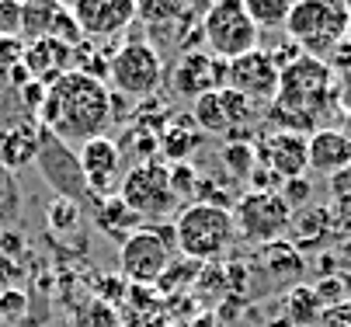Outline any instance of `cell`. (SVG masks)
<instances>
[{
    "label": "cell",
    "instance_id": "obj_1",
    "mask_svg": "<svg viewBox=\"0 0 351 327\" xmlns=\"http://www.w3.org/2000/svg\"><path fill=\"white\" fill-rule=\"evenodd\" d=\"M38 129L53 132L63 143H87L94 136H105L115 122V95L108 90L105 77L87 70H63L45 84V98L35 108Z\"/></svg>",
    "mask_w": 351,
    "mask_h": 327
},
{
    "label": "cell",
    "instance_id": "obj_2",
    "mask_svg": "<svg viewBox=\"0 0 351 327\" xmlns=\"http://www.w3.org/2000/svg\"><path fill=\"white\" fill-rule=\"evenodd\" d=\"M334 98H337L334 66L320 56L303 53L278 73V90H275V101L265 108V119L275 129L310 132L313 125L320 129Z\"/></svg>",
    "mask_w": 351,
    "mask_h": 327
},
{
    "label": "cell",
    "instance_id": "obj_3",
    "mask_svg": "<svg viewBox=\"0 0 351 327\" xmlns=\"http://www.w3.org/2000/svg\"><path fill=\"white\" fill-rule=\"evenodd\" d=\"M174 247L188 258V261H219L233 241H237V226H233V213L226 206H213V202H184L174 216Z\"/></svg>",
    "mask_w": 351,
    "mask_h": 327
},
{
    "label": "cell",
    "instance_id": "obj_4",
    "mask_svg": "<svg viewBox=\"0 0 351 327\" xmlns=\"http://www.w3.org/2000/svg\"><path fill=\"white\" fill-rule=\"evenodd\" d=\"M351 0H292L285 18V38L295 42L306 56L327 60L344 42Z\"/></svg>",
    "mask_w": 351,
    "mask_h": 327
},
{
    "label": "cell",
    "instance_id": "obj_5",
    "mask_svg": "<svg viewBox=\"0 0 351 327\" xmlns=\"http://www.w3.org/2000/svg\"><path fill=\"white\" fill-rule=\"evenodd\" d=\"M105 84L125 101H146L164 87V56L154 42L129 38L105 66Z\"/></svg>",
    "mask_w": 351,
    "mask_h": 327
},
{
    "label": "cell",
    "instance_id": "obj_6",
    "mask_svg": "<svg viewBox=\"0 0 351 327\" xmlns=\"http://www.w3.org/2000/svg\"><path fill=\"white\" fill-rule=\"evenodd\" d=\"M119 199L143 219V223H154V219H167L178 209V192L171 184V164L157 160V157H146L136 160L122 181H119Z\"/></svg>",
    "mask_w": 351,
    "mask_h": 327
},
{
    "label": "cell",
    "instance_id": "obj_7",
    "mask_svg": "<svg viewBox=\"0 0 351 327\" xmlns=\"http://www.w3.org/2000/svg\"><path fill=\"white\" fill-rule=\"evenodd\" d=\"M202 42L219 60H237L261 45V28L247 14L243 0H209L202 14Z\"/></svg>",
    "mask_w": 351,
    "mask_h": 327
},
{
    "label": "cell",
    "instance_id": "obj_8",
    "mask_svg": "<svg viewBox=\"0 0 351 327\" xmlns=\"http://www.w3.org/2000/svg\"><path fill=\"white\" fill-rule=\"evenodd\" d=\"M230 213H233L237 237H243L247 244H258V247L282 241L292 223V209L278 195V189H250L247 195L237 199Z\"/></svg>",
    "mask_w": 351,
    "mask_h": 327
},
{
    "label": "cell",
    "instance_id": "obj_9",
    "mask_svg": "<svg viewBox=\"0 0 351 327\" xmlns=\"http://www.w3.org/2000/svg\"><path fill=\"white\" fill-rule=\"evenodd\" d=\"M171 244H174V233H164L154 223H143L119 244V271L132 286L157 282L171 268Z\"/></svg>",
    "mask_w": 351,
    "mask_h": 327
},
{
    "label": "cell",
    "instance_id": "obj_10",
    "mask_svg": "<svg viewBox=\"0 0 351 327\" xmlns=\"http://www.w3.org/2000/svg\"><path fill=\"white\" fill-rule=\"evenodd\" d=\"M278 66L271 60L268 49H250L237 60L226 63V87L237 90V95H243L254 108H268L275 101V90H278Z\"/></svg>",
    "mask_w": 351,
    "mask_h": 327
},
{
    "label": "cell",
    "instance_id": "obj_11",
    "mask_svg": "<svg viewBox=\"0 0 351 327\" xmlns=\"http://www.w3.org/2000/svg\"><path fill=\"white\" fill-rule=\"evenodd\" d=\"M122 147L105 132V136H94L87 143H80L77 150V160H80V174H84V184L90 199H108V195H119V181H122Z\"/></svg>",
    "mask_w": 351,
    "mask_h": 327
},
{
    "label": "cell",
    "instance_id": "obj_12",
    "mask_svg": "<svg viewBox=\"0 0 351 327\" xmlns=\"http://www.w3.org/2000/svg\"><path fill=\"white\" fill-rule=\"evenodd\" d=\"M35 160H38L45 181L60 192V199H73V202L90 199L87 184H84V174H80V160L70 150V143L56 139L53 132L38 129V154H35Z\"/></svg>",
    "mask_w": 351,
    "mask_h": 327
},
{
    "label": "cell",
    "instance_id": "obj_13",
    "mask_svg": "<svg viewBox=\"0 0 351 327\" xmlns=\"http://www.w3.org/2000/svg\"><path fill=\"white\" fill-rule=\"evenodd\" d=\"M66 11L73 14L84 38H115L136 21L132 0H66Z\"/></svg>",
    "mask_w": 351,
    "mask_h": 327
},
{
    "label": "cell",
    "instance_id": "obj_14",
    "mask_svg": "<svg viewBox=\"0 0 351 327\" xmlns=\"http://www.w3.org/2000/svg\"><path fill=\"white\" fill-rule=\"evenodd\" d=\"M171 87L174 95L198 101L209 90L226 87V60L213 56L209 49H188L171 70Z\"/></svg>",
    "mask_w": 351,
    "mask_h": 327
},
{
    "label": "cell",
    "instance_id": "obj_15",
    "mask_svg": "<svg viewBox=\"0 0 351 327\" xmlns=\"http://www.w3.org/2000/svg\"><path fill=\"white\" fill-rule=\"evenodd\" d=\"M258 112L261 108H254L243 95H237L230 87H219L195 101V125L206 132H237L254 122Z\"/></svg>",
    "mask_w": 351,
    "mask_h": 327
},
{
    "label": "cell",
    "instance_id": "obj_16",
    "mask_svg": "<svg viewBox=\"0 0 351 327\" xmlns=\"http://www.w3.org/2000/svg\"><path fill=\"white\" fill-rule=\"evenodd\" d=\"M258 164L265 171H271L278 181L289 178H303L310 171V157H306V132L295 129H271L261 147H258Z\"/></svg>",
    "mask_w": 351,
    "mask_h": 327
},
{
    "label": "cell",
    "instance_id": "obj_17",
    "mask_svg": "<svg viewBox=\"0 0 351 327\" xmlns=\"http://www.w3.org/2000/svg\"><path fill=\"white\" fill-rule=\"evenodd\" d=\"M306 157H310V171L317 174H334L337 167H344L351 160L344 129H330V125L313 129L306 136Z\"/></svg>",
    "mask_w": 351,
    "mask_h": 327
},
{
    "label": "cell",
    "instance_id": "obj_18",
    "mask_svg": "<svg viewBox=\"0 0 351 327\" xmlns=\"http://www.w3.org/2000/svg\"><path fill=\"white\" fill-rule=\"evenodd\" d=\"M66 56H70V45L63 42V38H53V35H38V38H32V45L21 53V60H25V66L35 73V77H60L63 70H70L66 66Z\"/></svg>",
    "mask_w": 351,
    "mask_h": 327
},
{
    "label": "cell",
    "instance_id": "obj_19",
    "mask_svg": "<svg viewBox=\"0 0 351 327\" xmlns=\"http://www.w3.org/2000/svg\"><path fill=\"white\" fill-rule=\"evenodd\" d=\"M38 154V125L35 122H21V125H11L0 136V160H4L11 171L32 164Z\"/></svg>",
    "mask_w": 351,
    "mask_h": 327
},
{
    "label": "cell",
    "instance_id": "obj_20",
    "mask_svg": "<svg viewBox=\"0 0 351 327\" xmlns=\"http://www.w3.org/2000/svg\"><path fill=\"white\" fill-rule=\"evenodd\" d=\"M97 226H101L108 237H119V241H125L132 230H139L143 226V219L119 199V195H108V199H97Z\"/></svg>",
    "mask_w": 351,
    "mask_h": 327
},
{
    "label": "cell",
    "instance_id": "obj_21",
    "mask_svg": "<svg viewBox=\"0 0 351 327\" xmlns=\"http://www.w3.org/2000/svg\"><path fill=\"white\" fill-rule=\"evenodd\" d=\"M285 313L295 327H313L324 313V303H320L313 286H292L285 296Z\"/></svg>",
    "mask_w": 351,
    "mask_h": 327
},
{
    "label": "cell",
    "instance_id": "obj_22",
    "mask_svg": "<svg viewBox=\"0 0 351 327\" xmlns=\"http://www.w3.org/2000/svg\"><path fill=\"white\" fill-rule=\"evenodd\" d=\"M261 265H268L275 275H285V278H299V275H303V258H299V251L289 241L261 244Z\"/></svg>",
    "mask_w": 351,
    "mask_h": 327
},
{
    "label": "cell",
    "instance_id": "obj_23",
    "mask_svg": "<svg viewBox=\"0 0 351 327\" xmlns=\"http://www.w3.org/2000/svg\"><path fill=\"white\" fill-rule=\"evenodd\" d=\"M243 8L261 32H271V28H285L292 0H243Z\"/></svg>",
    "mask_w": 351,
    "mask_h": 327
},
{
    "label": "cell",
    "instance_id": "obj_24",
    "mask_svg": "<svg viewBox=\"0 0 351 327\" xmlns=\"http://www.w3.org/2000/svg\"><path fill=\"white\" fill-rule=\"evenodd\" d=\"M136 4V21L143 25H167L178 21L188 8V0H132Z\"/></svg>",
    "mask_w": 351,
    "mask_h": 327
},
{
    "label": "cell",
    "instance_id": "obj_25",
    "mask_svg": "<svg viewBox=\"0 0 351 327\" xmlns=\"http://www.w3.org/2000/svg\"><path fill=\"white\" fill-rule=\"evenodd\" d=\"M73 327H125L119 310L108 303V300H87L80 310H77V320Z\"/></svg>",
    "mask_w": 351,
    "mask_h": 327
},
{
    "label": "cell",
    "instance_id": "obj_26",
    "mask_svg": "<svg viewBox=\"0 0 351 327\" xmlns=\"http://www.w3.org/2000/svg\"><path fill=\"white\" fill-rule=\"evenodd\" d=\"M223 164L233 178H250L258 167V150L250 143H243V139H233V143L223 147Z\"/></svg>",
    "mask_w": 351,
    "mask_h": 327
},
{
    "label": "cell",
    "instance_id": "obj_27",
    "mask_svg": "<svg viewBox=\"0 0 351 327\" xmlns=\"http://www.w3.org/2000/svg\"><path fill=\"white\" fill-rule=\"evenodd\" d=\"M80 202H73V199H53L49 202V226H53L56 233H73L77 226H80Z\"/></svg>",
    "mask_w": 351,
    "mask_h": 327
},
{
    "label": "cell",
    "instance_id": "obj_28",
    "mask_svg": "<svg viewBox=\"0 0 351 327\" xmlns=\"http://www.w3.org/2000/svg\"><path fill=\"white\" fill-rule=\"evenodd\" d=\"M327 195L337 213H351V160L337 167L334 174H327Z\"/></svg>",
    "mask_w": 351,
    "mask_h": 327
},
{
    "label": "cell",
    "instance_id": "obj_29",
    "mask_svg": "<svg viewBox=\"0 0 351 327\" xmlns=\"http://www.w3.org/2000/svg\"><path fill=\"white\" fill-rule=\"evenodd\" d=\"M278 195L289 202L292 213H295V209H306V202H310V195H313V184L306 181V174H303V178H289V181H282Z\"/></svg>",
    "mask_w": 351,
    "mask_h": 327
},
{
    "label": "cell",
    "instance_id": "obj_30",
    "mask_svg": "<svg viewBox=\"0 0 351 327\" xmlns=\"http://www.w3.org/2000/svg\"><path fill=\"white\" fill-rule=\"evenodd\" d=\"M171 184H174L178 199H188V195L198 189V174L191 171V164H188V160H181V164H171Z\"/></svg>",
    "mask_w": 351,
    "mask_h": 327
},
{
    "label": "cell",
    "instance_id": "obj_31",
    "mask_svg": "<svg viewBox=\"0 0 351 327\" xmlns=\"http://www.w3.org/2000/svg\"><path fill=\"white\" fill-rule=\"evenodd\" d=\"M313 327H351V300H341L334 306H324L320 320Z\"/></svg>",
    "mask_w": 351,
    "mask_h": 327
},
{
    "label": "cell",
    "instance_id": "obj_32",
    "mask_svg": "<svg viewBox=\"0 0 351 327\" xmlns=\"http://www.w3.org/2000/svg\"><path fill=\"white\" fill-rule=\"evenodd\" d=\"M313 289H317V296H320V303H324V306H334V303H341V300H344L341 275H324L320 282H313Z\"/></svg>",
    "mask_w": 351,
    "mask_h": 327
},
{
    "label": "cell",
    "instance_id": "obj_33",
    "mask_svg": "<svg viewBox=\"0 0 351 327\" xmlns=\"http://www.w3.org/2000/svg\"><path fill=\"white\" fill-rule=\"evenodd\" d=\"M25 293H18V289H4V293H0V313H21L25 310Z\"/></svg>",
    "mask_w": 351,
    "mask_h": 327
},
{
    "label": "cell",
    "instance_id": "obj_34",
    "mask_svg": "<svg viewBox=\"0 0 351 327\" xmlns=\"http://www.w3.org/2000/svg\"><path fill=\"white\" fill-rule=\"evenodd\" d=\"M11 278H14V261H11V258H0V293L8 289Z\"/></svg>",
    "mask_w": 351,
    "mask_h": 327
},
{
    "label": "cell",
    "instance_id": "obj_35",
    "mask_svg": "<svg viewBox=\"0 0 351 327\" xmlns=\"http://www.w3.org/2000/svg\"><path fill=\"white\" fill-rule=\"evenodd\" d=\"M341 101H344V108H351V73L344 77V87H341Z\"/></svg>",
    "mask_w": 351,
    "mask_h": 327
},
{
    "label": "cell",
    "instance_id": "obj_36",
    "mask_svg": "<svg viewBox=\"0 0 351 327\" xmlns=\"http://www.w3.org/2000/svg\"><path fill=\"white\" fill-rule=\"evenodd\" d=\"M341 286H344V300H351V271L341 275Z\"/></svg>",
    "mask_w": 351,
    "mask_h": 327
},
{
    "label": "cell",
    "instance_id": "obj_37",
    "mask_svg": "<svg viewBox=\"0 0 351 327\" xmlns=\"http://www.w3.org/2000/svg\"><path fill=\"white\" fill-rule=\"evenodd\" d=\"M341 251H344V258H348V261H351V237H348V241H344V247H341Z\"/></svg>",
    "mask_w": 351,
    "mask_h": 327
},
{
    "label": "cell",
    "instance_id": "obj_38",
    "mask_svg": "<svg viewBox=\"0 0 351 327\" xmlns=\"http://www.w3.org/2000/svg\"><path fill=\"white\" fill-rule=\"evenodd\" d=\"M344 42L351 45V14H348V28H344Z\"/></svg>",
    "mask_w": 351,
    "mask_h": 327
},
{
    "label": "cell",
    "instance_id": "obj_39",
    "mask_svg": "<svg viewBox=\"0 0 351 327\" xmlns=\"http://www.w3.org/2000/svg\"><path fill=\"white\" fill-rule=\"evenodd\" d=\"M344 139H348V150H351V122H348V129H344Z\"/></svg>",
    "mask_w": 351,
    "mask_h": 327
}]
</instances>
